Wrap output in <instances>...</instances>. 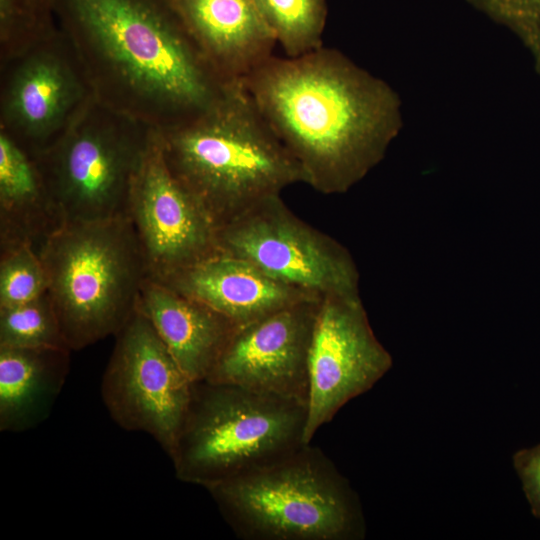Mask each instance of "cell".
Instances as JSON below:
<instances>
[{"mask_svg":"<svg viewBox=\"0 0 540 540\" xmlns=\"http://www.w3.org/2000/svg\"><path fill=\"white\" fill-rule=\"evenodd\" d=\"M58 0H0L1 37L28 34L45 28Z\"/></svg>","mask_w":540,"mask_h":540,"instance_id":"obj_23","label":"cell"},{"mask_svg":"<svg viewBox=\"0 0 540 540\" xmlns=\"http://www.w3.org/2000/svg\"><path fill=\"white\" fill-rule=\"evenodd\" d=\"M137 306L193 382L208 378L238 328L218 311L150 277Z\"/></svg>","mask_w":540,"mask_h":540,"instance_id":"obj_15","label":"cell"},{"mask_svg":"<svg viewBox=\"0 0 540 540\" xmlns=\"http://www.w3.org/2000/svg\"><path fill=\"white\" fill-rule=\"evenodd\" d=\"M307 405L238 385L193 383L169 457L181 482L205 489L247 474L304 442Z\"/></svg>","mask_w":540,"mask_h":540,"instance_id":"obj_6","label":"cell"},{"mask_svg":"<svg viewBox=\"0 0 540 540\" xmlns=\"http://www.w3.org/2000/svg\"><path fill=\"white\" fill-rule=\"evenodd\" d=\"M156 281L211 307L238 327L301 300L320 297L222 252Z\"/></svg>","mask_w":540,"mask_h":540,"instance_id":"obj_14","label":"cell"},{"mask_svg":"<svg viewBox=\"0 0 540 540\" xmlns=\"http://www.w3.org/2000/svg\"><path fill=\"white\" fill-rule=\"evenodd\" d=\"M39 254L69 349L115 336L135 311L148 277L130 219L64 224Z\"/></svg>","mask_w":540,"mask_h":540,"instance_id":"obj_5","label":"cell"},{"mask_svg":"<svg viewBox=\"0 0 540 540\" xmlns=\"http://www.w3.org/2000/svg\"><path fill=\"white\" fill-rule=\"evenodd\" d=\"M128 218L152 279H162L220 253L217 228L170 171L160 134L148 137L138 163Z\"/></svg>","mask_w":540,"mask_h":540,"instance_id":"obj_10","label":"cell"},{"mask_svg":"<svg viewBox=\"0 0 540 540\" xmlns=\"http://www.w3.org/2000/svg\"><path fill=\"white\" fill-rule=\"evenodd\" d=\"M0 307L23 304L48 293L46 271L30 244L0 248Z\"/></svg>","mask_w":540,"mask_h":540,"instance_id":"obj_21","label":"cell"},{"mask_svg":"<svg viewBox=\"0 0 540 540\" xmlns=\"http://www.w3.org/2000/svg\"><path fill=\"white\" fill-rule=\"evenodd\" d=\"M321 299L301 300L238 327L206 380L308 405L309 358Z\"/></svg>","mask_w":540,"mask_h":540,"instance_id":"obj_12","label":"cell"},{"mask_svg":"<svg viewBox=\"0 0 540 540\" xmlns=\"http://www.w3.org/2000/svg\"><path fill=\"white\" fill-rule=\"evenodd\" d=\"M534 58V68L537 74L540 75V46L532 53Z\"/></svg>","mask_w":540,"mask_h":540,"instance_id":"obj_25","label":"cell"},{"mask_svg":"<svg viewBox=\"0 0 540 540\" xmlns=\"http://www.w3.org/2000/svg\"><path fill=\"white\" fill-rule=\"evenodd\" d=\"M115 337L100 386L105 408L118 426L150 435L169 456L194 382L138 306Z\"/></svg>","mask_w":540,"mask_h":540,"instance_id":"obj_8","label":"cell"},{"mask_svg":"<svg viewBox=\"0 0 540 540\" xmlns=\"http://www.w3.org/2000/svg\"><path fill=\"white\" fill-rule=\"evenodd\" d=\"M391 366L392 357L376 338L359 293L322 297L309 358L304 442L311 443L322 426Z\"/></svg>","mask_w":540,"mask_h":540,"instance_id":"obj_11","label":"cell"},{"mask_svg":"<svg viewBox=\"0 0 540 540\" xmlns=\"http://www.w3.org/2000/svg\"><path fill=\"white\" fill-rule=\"evenodd\" d=\"M0 347L69 349L48 293L23 304L0 307Z\"/></svg>","mask_w":540,"mask_h":540,"instance_id":"obj_20","label":"cell"},{"mask_svg":"<svg viewBox=\"0 0 540 540\" xmlns=\"http://www.w3.org/2000/svg\"><path fill=\"white\" fill-rule=\"evenodd\" d=\"M67 348L0 347V431L30 430L50 415L70 369Z\"/></svg>","mask_w":540,"mask_h":540,"instance_id":"obj_16","label":"cell"},{"mask_svg":"<svg viewBox=\"0 0 540 540\" xmlns=\"http://www.w3.org/2000/svg\"><path fill=\"white\" fill-rule=\"evenodd\" d=\"M191 38L225 81L242 80L277 44L255 0H171Z\"/></svg>","mask_w":540,"mask_h":540,"instance_id":"obj_13","label":"cell"},{"mask_svg":"<svg viewBox=\"0 0 540 540\" xmlns=\"http://www.w3.org/2000/svg\"><path fill=\"white\" fill-rule=\"evenodd\" d=\"M206 490L243 540H351L363 535L348 481L310 443Z\"/></svg>","mask_w":540,"mask_h":540,"instance_id":"obj_4","label":"cell"},{"mask_svg":"<svg viewBox=\"0 0 540 540\" xmlns=\"http://www.w3.org/2000/svg\"><path fill=\"white\" fill-rule=\"evenodd\" d=\"M79 95L76 79L63 61L52 54H35L12 77L5 115L25 136L44 140L61 127Z\"/></svg>","mask_w":540,"mask_h":540,"instance_id":"obj_18","label":"cell"},{"mask_svg":"<svg viewBox=\"0 0 540 540\" xmlns=\"http://www.w3.org/2000/svg\"><path fill=\"white\" fill-rule=\"evenodd\" d=\"M286 56L297 57L322 45L325 0H255Z\"/></svg>","mask_w":540,"mask_h":540,"instance_id":"obj_19","label":"cell"},{"mask_svg":"<svg viewBox=\"0 0 540 540\" xmlns=\"http://www.w3.org/2000/svg\"><path fill=\"white\" fill-rule=\"evenodd\" d=\"M241 81L306 184L322 194L362 180L403 125L398 93L333 48L272 55Z\"/></svg>","mask_w":540,"mask_h":540,"instance_id":"obj_1","label":"cell"},{"mask_svg":"<svg viewBox=\"0 0 540 540\" xmlns=\"http://www.w3.org/2000/svg\"><path fill=\"white\" fill-rule=\"evenodd\" d=\"M533 53L540 46V0H471Z\"/></svg>","mask_w":540,"mask_h":540,"instance_id":"obj_22","label":"cell"},{"mask_svg":"<svg viewBox=\"0 0 540 540\" xmlns=\"http://www.w3.org/2000/svg\"><path fill=\"white\" fill-rule=\"evenodd\" d=\"M217 239L220 252L291 287L320 297L359 293V273L349 251L295 215L280 195L217 229Z\"/></svg>","mask_w":540,"mask_h":540,"instance_id":"obj_7","label":"cell"},{"mask_svg":"<svg viewBox=\"0 0 540 540\" xmlns=\"http://www.w3.org/2000/svg\"><path fill=\"white\" fill-rule=\"evenodd\" d=\"M513 463L531 510L540 518V444L518 451Z\"/></svg>","mask_w":540,"mask_h":540,"instance_id":"obj_24","label":"cell"},{"mask_svg":"<svg viewBox=\"0 0 540 540\" xmlns=\"http://www.w3.org/2000/svg\"><path fill=\"white\" fill-rule=\"evenodd\" d=\"M172 174L217 229L306 177L241 80L203 112L160 134Z\"/></svg>","mask_w":540,"mask_h":540,"instance_id":"obj_2","label":"cell"},{"mask_svg":"<svg viewBox=\"0 0 540 540\" xmlns=\"http://www.w3.org/2000/svg\"><path fill=\"white\" fill-rule=\"evenodd\" d=\"M40 164L0 133V248L30 244L39 252L62 226Z\"/></svg>","mask_w":540,"mask_h":540,"instance_id":"obj_17","label":"cell"},{"mask_svg":"<svg viewBox=\"0 0 540 540\" xmlns=\"http://www.w3.org/2000/svg\"><path fill=\"white\" fill-rule=\"evenodd\" d=\"M57 11L138 94L182 120L209 108L225 81L171 0H58Z\"/></svg>","mask_w":540,"mask_h":540,"instance_id":"obj_3","label":"cell"},{"mask_svg":"<svg viewBox=\"0 0 540 540\" xmlns=\"http://www.w3.org/2000/svg\"><path fill=\"white\" fill-rule=\"evenodd\" d=\"M112 126H73L40 164L62 224L128 217L130 188L147 143Z\"/></svg>","mask_w":540,"mask_h":540,"instance_id":"obj_9","label":"cell"}]
</instances>
